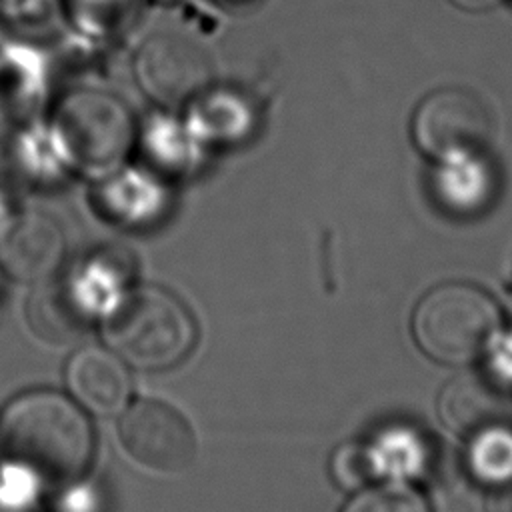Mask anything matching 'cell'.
Listing matches in <instances>:
<instances>
[{
    "label": "cell",
    "mask_w": 512,
    "mask_h": 512,
    "mask_svg": "<svg viewBox=\"0 0 512 512\" xmlns=\"http://www.w3.org/2000/svg\"><path fill=\"white\" fill-rule=\"evenodd\" d=\"M92 450L88 418L58 392L20 394L0 414V462L36 486L76 482L88 470Z\"/></svg>",
    "instance_id": "6da1fadb"
},
{
    "label": "cell",
    "mask_w": 512,
    "mask_h": 512,
    "mask_svg": "<svg viewBox=\"0 0 512 512\" xmlns=\"http://www.w3.org/2000/svg\"><path fill=\"white\" fill-rule=\"evenodd\" d=\"M70 172L102 180L136 148L138 120L114 92L98 86H74L62 92L46 112Z\"/></svg>",
    "instance_id": "7a4b0ae2"
},
{
    "label": "cell",
    "mask_w": 512,
    "mask_h": 512,
    "mask_svg": "<svg viewBox=\"0 0 512 512\" xmlns=\"http://www.w3.org/2000/svg\"><path fill=\"white\" fill-rule=\"evenodd\" d=\"M102 330L120 358L144 370L174 366L196 340L188 310L172 294L154 286L116 294L106 304Z\"/></svg>",
    "instance_id": "3957f363"
},
{
    "label": "cell",
    "mask_w": 512,
    "mask_h": 512,
    "mask_svg": "<svg viewBox=\"0 0 512 512\" xmlns=\"http://www.w3.org/2000/svg\"><path fill=\"white\" fill-rule=\"evenodd\" d=\"M494 300L472 284L450 282L430 290L416 306L412 334L424 354L444 364L474 360L498 328Z\"/></svg>",
    "instance_id": "277c9868"
},
{
    "label": "cell",
    "mask_w": 512,
    "mask_h": 512,
    "mask_svg": "<svg viewBox=\"0 0 512 512\" xmlns=\"http://www.w3.org/2000/svg\"><path fill=\"white\" fill-rule=\"evenodd\" d=\"M494 134L486 102L466 88L426 94L412 116L414 144L434 160L486 152Z\"/></svg>",
    "instance_id": "5b68a950"
},
{
    "label": "cell",
    "mask_w": 512,
    "mask_h": 512,
    "mask_svg": "<svg viewBox=\"0 0 512 512\" xmlns=\"http://www.w3.org/2000/svg\"><path fill=\"white\" fill-rule=\"evenodd\" d=\"M118 438L130 460L152 474H182L196 458L190 422L160 400H138L128 406L118 424Z\"/></svg>",
    "instance_id": "8992f818"
},
{
    "label": "cell",
    "mask_w": 512,
    "mask_h": 512,
    "mask_svg": "<svg viewBox=\"0 0 512 512\" xmlns=\"http://www.w3.org/2000/svg\"><path fill=\"white\" fill-rule=\"evenodd\" d=\"M136 80L160 106H184L198 90L214 82L212 62L200 44L158 32L142 42L134 58Z\"/></svg>",
    "instance_id": "52a82bcc"
},
{
    "label": "cell",
    "mask_w": 512,
    "mask_h": 512,
    "mask_svg": "<svg viewBox=\"0 0 512 512\" xmlns=\"http://www.w3.org/2000/svg\"><path fill=\"white\" fill-rule=\"evenodd\" d=\"M182 116L208 150L244 144L260 124L254 96L244 88L222 82H210L198 90L184 104Z\"/></svg>",
    "instance_id": "ba28073f"
},
{
    "label": "cell",
    "mask_w": 512,
    "mask_h": 512,
    "mask_svg": "<svg viewBox=\"0 0 512 512\" xmlns=\"http://www.w3.org/2000/svg\"><path fill=\"white\" fill-rule=\"evenodd\" d=\"M50 90L52 62L48 54L30 42L12 38L0 58V128L46 116Z\"/></svg>",
    "instance_id": "9c48e42d"
},
{
    "label": "cell",
    "mask_w": 512,
    "mask_h": 512,
    "mask_svg": "<svg viewBox=\"0 0 512 512\" xmlns=\"http://www.w3.org/2000/svg\"><path fill=\"white\" fill-rule=\"evenodd\" d=\"M70 172L46 116L0 128V186L38 188L60 182Z\"/></svg>",
    "instance_id": "30bf717a"
},
{
    "label": "cell",
    "mask_w": 512,
    "mask_h": 512,
    "mask_svg": "<svg viewBox=\"0 0 512 512\" xmlns=\"http://www.w3.org/2000/svg\"><path fill=\"white\" fill-rule=\"evenodd\" d=\"M440 418L456 434L478 436L512 422V396L508 388L484 372L454 378L440 394Z\"/></svg>",
    "instance_id": "8fae6325"
},
{
    "label": "cell",
    "mask_w": 512,
    "mask_h": 512,
    "mask_svg": "<svg viewBox=\"0 0 512 512\" xmlns=\"http://www.w3.org/2000/svg\"><path fill=\"white\" fill-rule=\"evenodd\" d=\"M64 258L58 224L40 212L12 216L0 232V266L14 280L38 282L56 272Z\"/></svg>",
    "instance_id": "7c38bea8"
},
{
    "label": "cell",
    "mask_w": 512,
    "mask_h": 512,
    "mask_svg": "<svg viewBox=\"0 0 512 512\" xmlns=\"http://www.w3.org/2000/svg\"><path fill=\"white\" fill-rule=\"evenodd\" d=\"M94 304L88 302L86 282L74 276L38 280L28 300V324L38 338L68 344L84 336L92 322Z\"/></svg>",
    "instance_id": "4fadbf2b"
},
{
    "label": "cell",
    "mask_w": 512,
    "mask_h": 512,
    "mask_svg": "<svg viewBox=\"0 0 512 512\" xmlns=\"http://www.w3.org/2000/svg\"><path fill=\"white\" fill-rule=\"evenodd\" d=\"M136 148L148 168L162 178H184L196 172L208 148L198 140L182 112L158 106L138 122Z\"/></svg>",
    "instance_id": "5bb4252c"
},
{
    "label": "cell",
    "mask_w": 512,
    "mask_h": 512,
    "mask_svg": "<svg viewBox=\"0 0 512 512\" xmlns=\"http://www.w3.org/2000/svg\"><path fill=\"white\" fill-rule=\"evenodd\" d=\"M66 380L76 400L100 416L116 414L130 396V378L122 360L98 346L84 348L70 358Z\"/></svg>",
    "instance_id": "9a60e30c"
},
{
    "label": "cell",
    "mask_w": 512,
    "mask_h": 512,
    "mask_svg": "<svg viewBox=\"0 0 512 512\" xmlns=\"http://www.w3.org/2000/svg\"><path fill=\"white\" fill-rule=\"evenodd\" d=\"M164 178L150 168L122 164L100 182V202L122 220L154 216L166 202Z\"/></svg>",
    "instance_id": "2e32d148"
},
{
    "label": "cell",
    "mask_w": 512,
    "mask_h": 512,
    "mask_svg": "<svg viewBox=\"0 0 512 512\" xmlns=\"http://www.w3.org/2000/svg\"><path fill=\"white\" fill-rule=\"evenodd\" d=\"M144 0H60V16L72 34L96 44H112L138 22Z\"/></svg>",
    "instance_id": "e0dca14e"
},
{
    "label": "cell",
    "mask_w": 512,
    "mask_h": 512,
    "mask_svg": "<svg viewBox=\"0 0 512 512\" xmlns=\"http://www.w3.org/2000/svg\"><path fill=\"white\" fill-rule=\"evenodd\" d=\"M440 166L434 176L436 192L442 202L456 208H474L482 204L492 190V172L486 152L438 160Z\"/></svg>",
    "instance_id": "ac0fdd59"
},
{
    "label": "cell",
    "mask_w": 512,
    "mask_h": 512,
    "mask_svg": "<svg viewBox=\"0 0 512 512\" xmlns=\"http://www.w3.org/2000/svg\"><path fill=\"white\" fill-rule=\"evenodd\" d=\"M470 460L482 480H508L512 476V434L506 428H494L474 436Z\"/></svg>",
    "instance_id": "d6986e66"
},
{
    "label": "cell",
    "mask_w": 512,
    "mask_h": 512,
    "mask_svg": "<svg viewBox=\"0 0 512 512\" xmlns=\"http://www.w3.org/2000/svg\"><path fill=\"white\" fill-rule=\"evenodd\" d=\"M342 512H430L424 498L406 486H378L354 496Z\"/></svg>",
    "instance_id": "ffe728a7"
},
{
    "label": "cell",
    "mask_w": 512,
    "mask_h": 512,
    "mask_svg": "<svg viewBox=\"0 0 512 512\" xmlns=\"http://www.w3.org/2000/svg\"><path fill=\"white\" fill-rule=\"evenodd\" d=\"M58 16L60 0H0V24L6 30H38Z\"/></svg>",
    "instance_id": "44dd1931"
},
{
    "label": "cell",
    "mask_w": 512,
    "mask_h": 512,
    "mask_svg": "<svg viewBox=\"0 0 512 512\" xmlns=\"http://www.w3.org/2000/svg\"><path fill=\"white\" fill-rule=\"evenodd\" d=\"M374 456L358 444H344L332 456L330 470L334 480L344 488H356L374 474Z\"/></svg>",
    "instance_id": "7402d4cb"
},
{
    "label": "cell",
    "mask_w": 512,
    "mask_h": 512,
    "mask_svg": "<svg viewBox=\"0 0 512 512\" xmlns=\"http://www.w3.org/2000/svg\"><path fill=\"white\" fill-rule=\"evenodd\" d=\"M0 512H46L36 498V484L6 470L0 482Z\"/></svg>",
    "instance_id": "603a6c76"
},
{
    "label": "cell",
    "mask_w": 512,
    "mask_h": 512,
    "mask_svg": "<svg viewBox=\"0 0 512 512\" xmlns=\"http://www.w3.org/2000/svg\"><path fill=\"white\" fill-rule=\"evenodd\" d=\"M486 512H512V482L502 480L486 500Z\"/></svg>",
    "instance_id": "cb8c5ba5"
},
{
    "label": "cell",
    "mask_w": 512,
    "mask_h": 512,
    "mask_svg": "<svg viewBox=\"0 0 512 512\" xmlns=\"http://www.w3.org/2000/svg\"><path fill=\"white\" fill-rule=\"evenodd\" d=\"M450 2H454L458 8L468 12H484L498 6L502 0H450Z\"/></svg>",
    "instance_id": "d4e9b609"
},
{
    "label": "cell",
    "mask_w": 512,
    "mask_h": 512,
    "mask_svg": "<svg viewBox=\"0 0 512 512\" xmlns=\"http://www.w3.org/2000/svg\"><path fill=\"white\" fill-rule=\"evenodd\" d=\"M8 190L0 186V232L2 228L12 220V214H10V200H8Z\"/></svg>",
    "instance_id": "484cf974"
},
{
    "label": "cell",
    "mask_w": 512,
    "mask_h": 512,
    "mask_svg": "<svg viewBox=\"0 0 512 512\" xmlns=\"http://www.w3.org/2000/svg\"><path fill=\"white\" fill-rule=\"evenodd\" d=\"M10 42H12V36H10V30H6L2 24H0V58L4 56V52L8 50V46H10Z\"/></svg>",
    "instance_id": "4316f807"
},
{
    "label": "cell",
    "mask_w": 512,
    "mask_h": 512,
    "mask_svg": "<svg viewBox=\"0 0 512 512\" xmlns=\"http://www.w3.org/2000/svg\"><path fill=\"white\" fill-rule=\"evenodd\" d=\"M218 2H230V4H236V2H244V0H218Z\"/></svg>",
    "instance_id": "83f0119b"
},
{
    "label": "cell",
    "mask_w": 512,
    "mask_h": 512,
    "mask_svg": "<svg viewBox=\"0 0 512 512\" xmlns=\"http://www.w3.org/2000/svg\"><path fill=\"white\" fill-rule=\"evenodd\" d=\"M0 316H2V302H0ZM2 320V318H0Z\"/></svg>",
    "instance_id": "f1b7e54d"
}]
</instances>
